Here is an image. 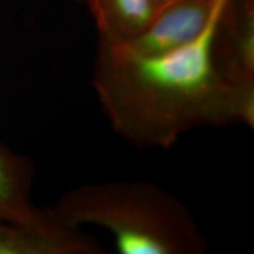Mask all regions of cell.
Returning a JSON list of instances; mask_svg holds the SVG:
<instances>
[{
  "mask_svg": "<svg viewBox=\"0 0 254 254\" xmlns=\"http://www.w3.org/2000/svg\"><path fill=\"white\" fill-rule=\"evenodd\" d=\"M153 1H154L155 6H157L158 11H159V9H161L163 7H165V6L172 4V2L176 1V0H153Z\"/></svg>",
  "mask_w": 254,
  "mask_h": 254,
  "instance_id": "52a82bcc",
  "label": "cell"
},
{
  "mask_svg": "<svg viewBox=\"0 0 254 254\" xmlns=\"http://www.w3.org/2000/svg\"><path fill=\"white\" fill-rule=\"evenodd\" d=\"M77 1L84 2V4L88 7V9H90V11H91L92 8H93V6L95 4V0H77Z\"/></svg>",
  "mask_w": 254,
  "mask_h": 254,
  "instance_id": "ba28073f",
  "label": "cell"
},
{
  "mask_svg": "<svg viewBox=\"0 0 254 254\" xmlns=\"http://www.w3.org/2000/svg\"><path fill=\"white\" fill-rule=\"evenodd\" d=\"M211 56L228 84L254 81V0H227L218 18Z\"/></svg>",
  "mask_w": 254,
  "mask_h": 254,
  "instance_id": "277c9868",
  "label": "cell"
},
{
  "mask_svg": "<svg viewBox=\"0 0 254 254\" xmlns=\"http://www.w3.org/2000/svg\"><path fill=\"white\" fill-rule=\"evenodd\" d=\"M90 12L97 25L99 43L116 46L144 32L158 8L153 0H95Z\"/></svg>",
  "mask_w": 254,
  "mask_h": 254,
  "instance_id": "5b68a950",
  "label": "cell"
},
{
  "mask_svg": "<svg viewBox=\"0 0 254 254\" xmlns=\"http://www.w3.org/2000/svg\"><path fill=\"white\" fill-rule=\"evenodd\" d=\"M33 179L31 159L0 142V221L26 220L36 212L31 200Z\"/></svg>",
  "mask_w": 254,
  "mask_h": 254,
  "instance_id": "8992f818",
  "label": "cell"
},
{
  "mask_svg": "<svg viewBox=\"0 0 254 254\" xmlns=\"http://www.w3.org/2000/svg\"><path fill=\"white\" fill-rule=\"evenodd\" d=\"M104 246L55 207L20 221H0V254H104Z\"/></svg>",
  "mask_w": 254,
  "mask_h": 254,
  "instance_id": "3957f363",
  "label": "cell"
},
{
  "mask_svg": "<svg viewBox=\"0 0 254 254\" xmlns=\"http://www.w3.org/2000/svg\"><path fill=\"white\" fill-rule=\"evenodd\" d=\"M53 207L72 224L109 231L122 254H202L207 247L185 204L151 183L80 185L64 193Z\"/></svg>",
  "mask_w": 254,
  "mask_h": 254,
  "instance_id": "7a4b0ae2",
  "label": "cell"
},
{
  "mask_svg": "<svg viewBox=\"0 0 254 254\" xmlns=\"http://www.w3.org/2000/svg\"><path fill=\"white\" fill-rule=\"evenodd\" d=\"M222 2L204 31L179 49L122 57L98 45L93 88L113 129L136 147H172L198 127H254V84H228L211 47Z\"/></svg>",
  "mask_w": 254,
  "mask_h": 254,
  "instance_id": "6da1fadb",
  "label": "cell"
}]
</instances>
